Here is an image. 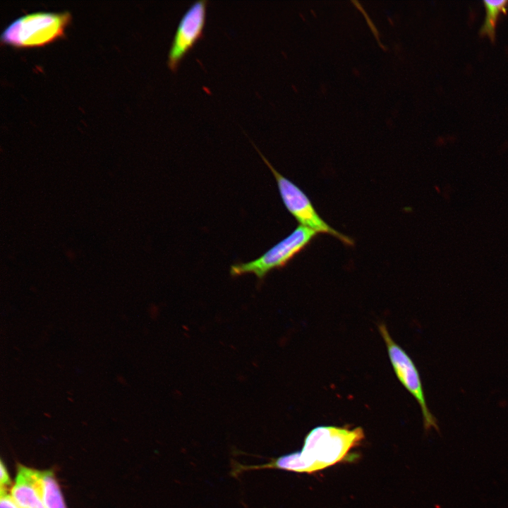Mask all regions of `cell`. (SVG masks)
<instances>
[{"label": "cell", "instance_id": "obj_1", "mask_svg": "<svg viewBox=\"0 0 508 508\" xmlns=\"http://www.w3.org/2000/svg\"><path fill=\"white\" fill-rule=\"evenodd\" d=\"M362 428L353 429L321 425L306 436L301 451L270 459L260 465H243V471L265 468L313 473L343 460L364 439Z\"/></svg>", "mask_w": 508, "mask_h": 508}, {"label": "cell", "instance_id": "obj_2", "mask_svg": "<svg viewBox=\"0 0 508 508\" xmlns=\"http://www.w3.org/2000/svg\"><path fill=\"white\" fill-rule=\"evenodd\" d=\"M71 20L69 12H35L11 21L2 31V44L17 48L42 47L64 35Z\"/></svg>", "mask_w": 508, "mask_h": 508}, {"label": "cell", "instance_id": "obj_3", "mask_svg": "<svg viewBox=\"0 0 508 508\" xmlns=\"http://www.w3.org/2000/svg\"><path fill=\"white\" fill-rule=\"evenodd\" d=\"M317 234L315 231L298 225L289 236L259 258L232 265L230 274L233 277L253 274L259 280H262L271 271L286 266L310 244Z\"/></svg>", "mask_w": 508, "mask_h": 508}, {"label": "cell", "instance_id": "obj_4", "mask_svg": "<svg viewBox=\"0 0 508 508\" xmlns=\"http://www.w3.org/2000/svg\"><path fill=\"white\" fill-rule=\"evenodd\" d=\"M255 149L272 171L285 207L299 226L318 234L331 235L346 246L353 245V241L350 237L332 227L319 215L312 202L298 186L277 171L256 147Z\"/></svg>", "mask_w": 508, "mask_h": 508}, {"label": "cell", "instance_id": "obj_5", "mask_svg": "<svg viewBox=\"0 0 508 508\" xmlns=\"http://www.w3.org/2000/svg\"><path fill=\"white\" fill-rule=\"evenodd\" d=\"M378 329L385 342L391 364L398 380L420 406L425 430L429 431L431 428H435L439 432L437 420L427 405L420 374L415 363L405 351L392 339L385 324L380 323Z\"/></svg>", "mask_w": 508, "mask_h": 508}, {"label": "cell", "instance_id": "obj_6", "mask_svg": "<svg viewBox=\"0 0 508 508\" xmlns=\"http://www.w3.org/2000/svg\"><path fill=\"white\" fill-rule=\"evenodd\" d=\"M208 1H194L182 16L168 53L167 66L176 72L185 56L204 37Z\"/></svg>", "mask_w": 508, "mask_h": 508}, {"label": "cell", "instance_id": "obj_7", "mask_svg": "<svg viewBox=\"0 0 508 508\" xmlns=\"http://www.w3.org/2000/svg\"><path fill=\"white\" fill-rule=\"evenodd\" d=\"M11 494L20 508H47L35 469L18 464Z\"/></svg>", "mask_w": 508, "mask_h": 508}, {"label": "cell", "instance_id": "obj_8", "mask_svg": "<svg viewBox=\"0 0 508 508\" xmlns=\"http://www.w3.org/2000/svg\"><path fill=\"white\" fill-rule=\"evenodd\" d=\"M36 476L46 507L67 508L53 471L36 470Z\"/></svg>", "mask_w": 508, "mask_h": 508}, {"label": "cell", "instance_id": "obj_9", "mask_svg": "<svg viewBox=\"0 0 508 508\" xmlns=\"http://www.w3.org/2000/svg\"><path fill=\"white\" fill-rule=\"evenodd\" d=\"M483 4L485 8V21L480 30L481 36H488L492 42L496 37V27L501 13H507L508 1H488L484 0Z\"/></svg>", "mask_w": 508, "mask_h": 508}, {"label": "cell", "instance_id": "obj_10", "mask_svg": "<svg viewBox=\"0 0 508 508\" xmlns=\"http://www.w3.org/2000/svg\"><path fill=\"white\" fill-rule=\"evenodd\" d=\"M0 508H20L11 492L4 488L0 490Z\"/></svg>", "mask_w": 508, "mask_h": 508}, {"label": "cell", "instance_id": "obj_11", "mask_svg": "<svg viewBox=\"0 0 508 508\" xmlns=\"http://www.w3.org/2000/svg\"><path fill=\"white\" fill-rule=\"evenodd\" d=\"M0 464V485L1 488H6L11 485V480L8 470L2 461Z\"/></svg>", "mask_w": 508, "mask_h": 508}]
</instances>
